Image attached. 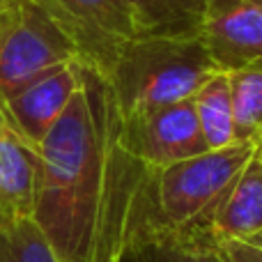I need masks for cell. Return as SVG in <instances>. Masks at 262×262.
I'll return each instance as SVG.
<instances>
[{
	"label": "cell",
	"mask_w": 262,
	"mask_h": 262,
	"mask_svg": "<svg viewBox=\"0 0 262 262\" xmlns=\"http://www.w3.org/2000/svg\"><path fill=\"white\" fill-rule=\"evenodd\" d=\"M32 219L64 262H122L157 228L154 170L122 145L108 78L81 64V88L39 143Z\"/></svg>",
	"instance_id": "6da1fadb"
},
{
	"label": "cell",
	"mask_w": 262,
	"mask_h": 262,
	"mask_svg": "<svg viewBox=\"0 0 262 262\" xmlns=\"http://www.w3.org/2000/svg\"><path fill=\"white\" fill-rule=\"evenodd\" d=\"M219 74L200 37H136L108 69L120 113L191 99Z\"/></svg>",
	"instance_id": "7a4b0ae2"
},
{
	"label": "cell",
	"mask_w": 262,
	"mask_h": 262,
	"mask_svg": "<svg viewBox=\"0 0 262 262\" xmlns=\"http://www.w3.org/2000/svg\"><path fill=\"white\" fill-rule=\"evenodd\" d=\"M262 143H232L154 170L157 228L186 237H214V219L242 168Z\"/></svg>",
	"instance_id": "3957f363"
},
{
	"label": "cell",
	"mask_w": 262,
	"mask_h": 262,
	"mask_svg": "<svg viewBox=\"0 0 262 262\" xmlns=\"http://www.w3.org/2000/svg\"><path fill=\"white\" fill-rule=\"evenodd\" d=\"M67 62H78L76 46L37 0L0 5V97L5 101Z\"/></svg>",
	"instance_id": "277c9868"
},
{
	"label": "cell",
	"mask_w": 262,
	"mask_h": 262,
	"mask_svg": "<svg viewBox=\"0 0 262 262\" xmlns=\"http://www.w3.org/2000/svg\"><path fill=\"white\" fill-rule=\"evenodd\" d=\"M78 51V62L108 74L120 51L138 37L124 0H37Z\"/></svg>",
	"instance_id": "5b68a950"
},
{
	"label": "cell",
	"mask_w": 262,
	"mask_h": 262,
	"mask_svg": "<svg viewBox=\"0 0 262 262\" xmlns=\"http://www.w3.org/2000/svg\"><path fill=\"white\" fill-rule=\"evenodd\" d=\"M122 145L149 168H166L207 152L193 97L122 115Z\"/></svg>",
	"instance_id": "8992f818"
},
{
	"label": "cell",
	"mask_w": 262,
	"mask_h": 262,
	"mask_svg": "<svg viewBox=\"0 0 262 262\" xmlns=\"http://www.w3.org/2000/svg\"><path fill=\"white\" fill-rule=\"evenodd\" d=\"M200 39L219 72L262 67V0H205Z\"/></svg>",
	"instance_id": "52a82bcc"
},
{
	"label": "cell",
	"mask_w": 262,
	"mask_h": 262,
	"mask_svg": "<svg viewBox=\"0 0 262 262\" xmlns=\"http://www.w3.org/2000/svg\"><path fill=\"white\" fill-rule=\"evenodd\" d=\"M39 170V145L26 138L0 97V226L32 219Z\"/></svg>",
	"instance_id": "ba28073f"
},
{
	"label": "cell",
	"mask_w": 262,
	"mask_h": 262,
	"mask_svg": "<svg viewBox=\"0 0 262 262\" xmlns=\"http://www.w3.org/2000/svg\"><path fill=\"white\" fill-rule=\"evenodd\" d=\"M78 88H81V62L60 64L23 88L12 99H7V108L26 138L39 145L64 113Z\"/></svg>",
	"instance_id": "9c48e42d"
},
{
	"label": "cell",
	"mask_w": 262,
	"mask_h": 262,
	"mask_svg": "<svg viewBox=\"0 0 262 262\" xmlns=\"http://www.w3.org/2000/svg\"><path fill=\"white\" fill-rule=\"evenodd\" d=\"M262 230V145L242 168L223 200L212 235L216 242H246Z\"/></svg>",
	"instance_id": "30bf717a"
},
{
	"label": "cell",
	"mask_w": 262,
	"mask_h": 262,
	"mask_svg": "<svg viewBox=\"0 0 262 262\" xmlns=\"http://www.w3.org/2000/svg\"><path fill=\"white\" fill-rule=\"evenodd\" d=\"M138 37H200L205 0H124Z\"/></svg>",
	"instance_id": "8fae6325"
},
{
	"label": "cell",
	"mask_w": 262,
	"mask_h": 262,
	"mask_svg": "<svg viewBox=\"0 0 262 262\" xmlns=\"http://www.w3.org/2000/svg\"><path fill=\"white\" fill-rule=\"evenodd\" d=\"M131 262H228L221 242L214 237H186L152 230L134 246Z\"/></svg>",
	"instance_id": "7c38bea8"
},
{
	"label": "cell",
	"mask_w": 262,
	"mask_h": 262,
	"mask_svg": "<svg viewBox=\"0 0 262 262\" xmlns=\"http://www.w3.org/2000/svg\"><path fill=\"white\" fill-rule=\"evenodd\" d=\"M193 106L207 149H223L228 145L237 143L228 74H214L193 95Z\"/></svg>",
	"instance_id": "4fadbf2b"
},
{
	"label": "cell",
	"mask_w": 262,
	"mask_h": 262,
	"mask_svg": "<svg viewBox=\"0 0 262 262\" xmlns=\"http://www.w3.org/2000/svg\"><path fill=\"white\" fill-rule=\"evenodd\" d=\"M237 143H262V67L228 72Z\"/></svg>",
	"instance_id": "5bb4252c"
},
{
	"label": "cell",
	"mask_w": 262,
	"mask_h": 262,
	"mask_svg": "<svg viewBox=\"0 0 262 262\" xmlns=\"http://www.w3.org/2000/svg\"><path fill=\"white\" fill-rule=\"evenodd\" d=\"M0 262H64L55 255L35 219L0 226Z\"/></svg>",
	"instance_id": "9a60e30c"
},
{
	"label": "cell",
	"mask_w": 262,
	"mask_h": 262,
	"mask_svg": "<svg viewBox=\"0 0 262 262\" xmlns=\"http://www.w3.org/2000/svg\"><path fill=\"white\" fill-rule=\"evenodd\" d=\"M221 246L228 262H262V249L249 242H223Z\"/></svg>",
	"instance_id": "2e32d148"
},
{
	"label": "cell",
	"mask_w": 262,
	"mask_h": 262,
	"mask_svg": "<svg viewBox=\"0 0 262 262\" xmlns=\"http://www.w3.org/2000/svg\"><path fill=\"white\" fill-rule=\"evenodd\" d=\"M249 244H253V246H258V249H262V230L258 232V235H253V237H249Z\"/></svg>",
	"instance_id": "e0dca14e"
},
{
	"label": "cell",
	"mask_w": 262,
	"mask_h": 262,
	"mask_svg": "<svg viewBox=\"0 0 262 262\" xmlns=\"http://www.w3.org/2000/svg\"><path fill=\"white\" fill-rule=\"evenodd\" d=\"M3 3H5V0H0V5H3Z\"/></svg>",
	"instance_id": "ac0fdd59"
}]
</instances>
